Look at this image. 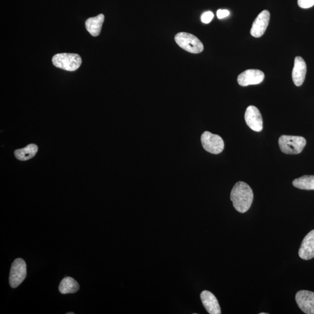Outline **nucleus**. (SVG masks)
I'll return each mask as SVG.
<instances>
[{
    "label": "nucleus",
    "mask_w": 314,
    "mask_h": 314,
    "mask_svg": "<svg viewBox=\"0 0 314 314\" xmlns=\"http://www.w3.org/2000/svg\"><path fill=\"white\" fill-rule=\"evenodd\" d=\"M254 199L252 189L244 182H237L231 193L233 207L240 213L247 212L251 207Z\"/></svg>",
    "instance_id": "1"
},
{
    "label": "nucleus",
    "mask_w": 314,
    "mask_h": 314,
    "mask_svg": "<svg viewBox=\"0 0 314 314\" xmlns=\"http://www.w3.org/2000/svg\"><path fill=\"white\" fill-rule=\"evenodd\" d=\"M280 150L287 154H298L303 150L306 140L301 136H281L278 141Z\"/></svg>",
    "instance_id": "2"
},
{
    "label": "nucleus",
    "mask_w": 314,
    "mask_h": 314,
    "mask_svg": "<svg viewBox=\"0 0 314 314\" xmlns=\"http://www.w3.org/2000/svg\"><path fill=\"white\" fill-rule=\"evenodd\" d=\"M52 61L55 67L70 72L77 70L82 62L79 55L72 53L56 54L52 57Z\"/></svg>",
    "instance_id": "3"
},
{
    "label": "nucleus",
    "mask_w": 314,
    "mask_h": 314,
    "mask_svg": "<svg viewBox=\"0 0 314 314\" xmlns=\"http://www.w3.org/2000/svg\"><path fill=\"white\" fill-rule=\"evenodd\" d=\"M175 40L179 46L191 53L198 54L204 50L202 42L192 34L180 32L175 36Z\"/></svg>",
    "instance_id": "4"
},
{
    "label": "nucleus",
    "mask_w": 314,
    "mask_h": 314,
    "mask_svg": "<svg viewBox=\"0 0 314 314\" xmlns=\"http://www.w3.org/2000/svg\"><path fill=\"white\" fill-rule=\"evenodd\" d=\"M201 142L205 151L213 154H218L224 149V142L219 135L205 131L201 137Z\"/></svg>",
    "instance_id": "5"
},
{
    "label": "nucleus",
    "mask_w": 314,
    "mask_h": 314,
    "mask_svg": "<svg viewBox=\"0 0 314 314\" xmlns=\"http://www.w3.org/2000/svg\"><path fill=\"white\" fill-rule=\"evenodd\" d=\"M27 275L26 264L22 259H16L11 265L10 285L11 288L19 287L25 280Z\"/></svg>",
    "instance_id": "6"
},
{
    "label": "nucleus",
    "mask_w": 314,
    "mask_h": 314,
    "mask_svg": "<svg viewBox=\"0 0 314 314\" xmlns=\"http://www.w3.org/2000/svg\"><path fill=\"white\" fill-rule=\"evenodd\" d=\"M244 118L245 122L251 130L257 132L263 130V118L259 110L256 107H248L245 112Z\"/></svg>",
    "instance_id": "7"
},
{
    "label": "nucleus",
    "mask_w": 314,
    "mask_h": 314,
    "mask_svg": "<svg viewBox=\"0 0 314 314\" xmlns=\"http://www.w3.org/2000/svg\"><path fill=\"white\" fill-rule=\"evenodd\" d=\"M265 78L264 72L259 70H248L238 76L237 82L241 86L255 85L261 83Z\"/></svg>",
    "instance_id": "8"
},
{
    "label": "nucleus",
    "mask_w": 314,
    "mask_h": 314,
    "mask_svg": "<svg viewBox=\"0 0 314 314\" xmlns=\"http://www.w3.org/2000/svg\"><path fill=\"white\" fill-rule=\"evenodd\" d=\"M296 303L302 311L307 314H314V293L300 291L296 293Z\"/></svg>",
    "instance_id": "9"
},
{
    "label": "nucleus",
    "mask_w": 314,
    "mask_h": 314,
    "mask_svg": "<svg viewBox=\"0 0 314 314\" xmlns=\"http://www.w3.org/2000/svg\"><path fill=\"white\" fill-rule=\"evenodd\" d=\"M270 13L267 10L262 11L253 23L250 34L255 38L263 36L269 25Z\"/></svg>",
    "instance_id": "10"
},
{
    "label": "nucleus",
    "mask_w": 314,
    "mask_h": 314,
    "mask_svg": "<svg viewBox=\"0 0 314 314\" xmlns=\"http://www.w3.org/2000/svg\"><path fill=\"white\" fill-rule=\"evenodd\" d=\"M299 255L304 260H311L314 257V229L309 232L302 241Z\"/></svg>",
    "instance_id": "11"
},
{
    "label": "nucleus",
    "mask_w": 314,
    "mask_h": 314,
    "mask_svg": "<svg viewBox=\"0 0 314 314\" xmlns=\"http://www.w3.org/2000/svg\"><path fill=\"white\" fill-rule=\"evenodd\" d=\"M307 73V65L303 58L297 57L295 59V64L292 71V79L296 86L303 84Z\"/></svg>",
    "instance_id": "12"
},
{
    "label": "nucleus",
    "mask_w": 314,
    "mask_h": 314,
    "mask_svg": "<svg viewBox=\"0 0 314 314\" xmlns=\"http://www.w3.org/2000/svg\"><path fill=\"white\" fill-rule=\"evenodd\" d=\"M200 298L204 307L209 314L221 313L218 301L214 294L207 291H204L201 292Z\"/></svg>",
    "instance_id": "13"
},
{
    "label": "nucleus",
    "mask_w": 314,
    "mask_h": 314,
    "mask_svg": "<svg viewBox=\"0 0 314 314\" xmlns=\"http://www.w3.org/2000/svg\"><path fill=\"white\" fill-rule=\"evenodd\" d=\"M104 21V15L103 14H100L95 17L87 19L85 22L87 30L94 37L98 36L102 30Z\"/></svg>",
    "instance_id": "14"
},
{
    "label": "nucleus",
    "mask_w": 314,
    "mask_h": 314,
    "mask_svg": "<svg viewBox=\"0 0 314 314\" xmlns=\"http://www.w3.org/2000/svg\"><path fill=\"white\" fill-rule=\"evenodd\" d=\"M79 289V285L77 281L71 277H66L64 278L59 286L60 293L66 294L75 293Z\"/></svg>",
    "instance_id": "15"
},
{
    "label": "nucleus",
    "mask_w": 314,
    "mask_h": 314,
    "mask_svg": "<svg viewBox=\"0 0 314 314\" xmlns=\"http://www.w3.org/2000/svg\"><path fill=\"white\" fill-rule=\"evenodd\" d=\"M38 151V146L35 144H30L25 148L16 150L15 155L16 158L20 161H26L33 158Z\"/></svg>",
    "instance_id": "16"
},
{
    "label": "nucleus",
    "mask_w": 314,
    "mask_h": 314,
    "mask_svg": "<svg viewBox=\"0 0 314 314\" xmlns=\"http://www.w3.org/2000/svg\"><path fill=\"white\" fill-rule=\"evenodd\" d=\"M295 187L302 190L314 191V175H304L293 181Z\"/></svg>",
    "instance_id": "17"
},
{
    "label": "nucleus",
    "mask_w": 314,
    "mask_h": 314,
    "mask_svg": "<svg viewBox=\"0 0 314 314\" xmlns=\"http://www.w3.org/2000/svg\"><path fill=\"white\" fill-rule=\"evenodd\" d=\"M214 14H213L212 12H205V13H204L202 15H201V21H202V22L205 24L210 23L212 19L214 18Z\"/></svg>",
    "instance_id": "18"
},
{
    "label": "nucleus",
    "mask_w": 314,
    "mask_h": 314,
    "mask_svg": "<svg viewBox=\"0 0 314 314\" xmlns=\"http://www.w3.org/2000/svg\"><path fill=\"white\" fill-rule=\"evenodd\" d=\"M298 5L302 9H309L314 6V0H298Z\"/></svg>",
    "instance_id": "19"
},
{
    "label": "nucleus",
    "mask_w": 314,
    "mask_h": 314,
    "mask_svg": "<svg viewBox=\"0 0 314 314\" xmlns=\"http://www.w3.org/2000/svg\"><path fill=\"white\" fill-rule=\"evenodd\" d=\"M229 14H230V13L227 10H219L216 13L217 17H218V19L226 18L228 17Z\"/></svg>",
    "instance_id": "20"
},
{
    "label": "nucleus",
    "mask_w": 314,
    "mask_h": 314,
    "mask_svg": "<svg viewBox=\"0 0 314 314\" xmlns=\"http://www.w3.org/2000/svg\"><path fill=\"white\" fill-rule=\"evenodd\" d=\"M67 314H74V312H68L67 313Z\"/></svg>",
    "instance_id": "21"
},
{
    "label": "nucleus",
    "mask_w": 314,
    "mask_h": 314,
    "mask_svg": "<svg viewBox=\"0 0 314 314\" xmlns=\"http://www.w3.org/2000/svg\"><path fill=\"white\" fill-rule=\"evenodd\" d=\"M268 313H265V312H262V313H260V314H267Z\"/></svg>",
    "instance_id": "22"
}]
</instances>
